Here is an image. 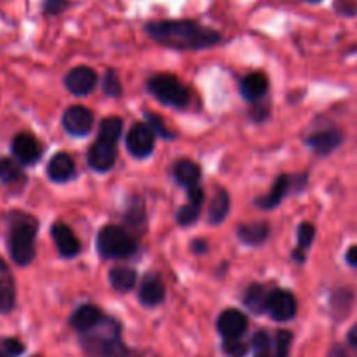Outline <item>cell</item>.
I'll list each match as a JSON object with an SVG mask.
<instances>
[{
	"instance_id": "cell-1",
	"label": "cell",
	"mask_w": 357,
	"mask_h": 357,
	"mask_svg": "<svg viewBox=\"0 0 357 357\" xmlns=\"http://www.w3.org/2000/svg\"><path fill=\"white\" fill-rule=\"evenodd\" d=\"M145 30L155 42L180 51L209 49L222 42V35L218 31L188 20L152 21L146 24Z\"/></svg>"
},
{
	"instance_id": "cell-2",
	"label": "cell",
	"mask_w": 357,
	"mask_h": 357,
	"mask_svg": "<svg viewBox=\"0 0 357 357\" xmlns=\"http://www.w3.org/2000/svg\"><path fill=\"white\" fill-rule=\"evenodd\" d=\"M121 324L112 317H103L96 328L84 333L82 349L87 357H142L121 340Z\"/></svg>"
},
{
	"instance_id": "cell-3",
	"label": "cell",
	"mask_w": 357,
	"mask_h": 357,
	"mask_svg": "<svg viewBox=\"0 0 357 357\" xmlns=\"http://www.w3.org/2000/svg\"><path fill=\"white\" fill-rule=\"evenodd\" d=\"M38 222L26 213L14 211L9 215V234L7 246L10 258L16 265H30L35 257V237H37Z\"/></svg>"
},
{
	"instance_id": "cell-4",
	"label": "cell",
	"mask_w": 357,
	"mask_h": 357,
	"mask_svg": "<svg viewBox=\"0 0 357 357\" xmlns=\"http://www.w3.org/2000/svg\"><path fill=\"white\" fill-rule=\"evenodd\" d=\"M98 251L103 258L121 260L135 255L138 251V243L121 227L107 225L98 234Z\"/></svg>"
},
{
	"instance_id": "cell-5",
	"label": "cell",
	"mask_w": 357,
	"mask_h": 357,
	"mask_svg": "<svg viewBox=\"0 0 357 357\" xmlns=\"http://www.w3.org/2000/svg\"><path fill=\"white\" fill-rule=\"evenodd\" d=\"M149 91L153 98L173 108H183L190 103V93L180 79L171 73H157L149 79Z\"/></svg>"
},
{
	"instance_id": "cell-6",
	"label": "cell",
	"mask_w": 357,
	"mask_h": 357,
	"mask_svg": "<svg viewBox=\"0 0 357 357\" xmlns=\"http://www.w3.org/2000/svg\"><path fill=\"white\" fill-rule=\"evenodd\" d=\"M153 145H155V131L145 122L132 124L128 136H126L128 152L138 159H145L153 152Z\"/></svg>"
},
{
	"instance_id": "cell-7",
	"label": "cell",
	"mask_w": 357,
	"mask_h": 357,
	"mask_svg": "<svg viewBox=\"0 0 357 357\" xmlns=\"http://www.w3.org/2000/svg\"><path fill=\"white\" fill-rule=\"evenodd\" d=\"M296 310H298V303L293 293L286 289H274L268 293L265 312L274 321H279V323L291 321L296 316Z\"/></svg>"
},
{
	"instance_id": "cell-8",
	"label": "cell",
	"mask_w": 357,
	"mask_h": 357,
	"mask_svg": "<svg viewBox=\"0 0 357 357\" xmlns=\"http://www.w3.org/2000/svg\"><path fill=\"white\" fill-rule=\"evenodd\" d=\"M93 114L89 108L82 107V105H73V107L66 108L63 114V128L73 136H86L93 129Z\"/></svg>"
},
{
	"instance_id": "cell-9",
	"label": "cell",
	"mask_w": 357,
	"mask_h": 357,
	"mask_svg": "<svg viewBox=\"0 0 357 357\" xmlns=\"http://www.w3.org/2000/svg\"><path fill=\"white\" fill-rule=\"evenodd\" d=\"M13 153L21 166H31L42 155V146L30 132H20L13 139Z\"/></svg>"
},
{
	"instance_id": "cell-10",
	"label": "cell",
	"mask_w": 357,
	"mask_h": 357,
	"mask_svg": "<svg viewBox=\"0 0 357 357\" xmlns=\"http://www.w3.org/2000/svg\"><path fill=\"white\" fill-rule=\"evenodd\" d=\"M96 73L89 66H75L65 77V86L75 96H86L96 86Z\"/></svg>"
},
{
	"instance_id": "cell-11",
	"label": "cell",
	"mask_w": 357,
	"mask_h": 357,
	"mask_svg": "<svg viewBox=\"0 0 357 357\" xmlns=\"http://www.w3.org/2000/svg\"><path fill=\"white\" fill-rule=\"evenodd\" d=\"M216 330L223 338H241L248 330V317L237 309H227L216 321Z\"/></svg>"
},
{
	"instance_id": "cell-12",
	"label": "cell",
	"mask_w": 357,
	"mask_h": 357,
	"mask_svg": "<svg viewBox=\"0 0 357 357\" xmlns=\"http://www.w3.org/2000/svg\"><path fill=\"white\" fill-rule=\"evenodd\" d=\"M115 159H117V152H115L114 143L103 142L98 139L87 152V162H89L91 169L98 171V173H107L114 167Z\"/></svg>"
},
{
	"instance_id": "cell-13",
	"label": "cell",
	"mask_w": 357,
	"mask_h": 357,
	"mask_svg": "<svg viewBox=\"0 0 357 357\" xmlns=\"http://www.w3.org/2000/svg\"><path fill=\"white\" fill-rule=\"evenodd\" d=\"M342 143H344V135H342L340 129L335 128L321 129V131L312 132V135L307 138V145H309L317 155H330V153L335 152Z\"/></svg>"
},
{
	"instance_id": "cell-14",
	"label": "cell",
	"mask_w": 357,
	"mask_h": 357,
	"mask_svg": "<svg viewBox=\"0 0 357 357\" xmlns=\"http://www.w3.org/2000/svg\"><path fill=\"white\" fill-rule=\"evenodd\" d=\"M103 312L100 310V307L93 305V303H84L79 309L73 310V314L70 316V326L75 331H79L80 335L87 333L93 328H96L98 324L103 321Z\"/></svg>"
},
{
	"instance_id": "cell-15",
	"label": "cell",
	"mask_w": 357,
	"mask_h": 357,
	"mask_svg": "<svg viewBox=\"0 0 357 357\" xmlns=\"http://www.w3.org/2000/svg\"><path fill=\"white\" fill-rule=\"evenodd\" d=\"M51 236L54 239L56 246H58V251L61 257L65 258H73L80 253V243L75 237L73 230L70 229L65 223L58 222L52 225Z\"/></svg>"
},
{
	"instance_id": "cell-16",
	"label": "cell",
	"mask_w": 357,
	"mask_h": 357,
	"mask_svg": "<svg viewBox=\"0 0 357 357\" xmlns=\"http://www.w3.org/2000/svg\"><path fill=\"white\" fill-rule=\"evenodd\" d=\"M202 202H204V192H202V188H199L197 185L188 188V202L178 211L176 222L183 227L194 225L199 218V213H201Z\"/></svg>"
},
{
	"instance_id": "cell-17",
	"label": "cell",
	"mask_w": 357,
	"mask_h": 357,
	"mask_svg": "<svg viewBox=\"0 0 357 357\" xmlns=\"http://www.w3.org/2000/svg\"><path fill=\"white\" fill-rule=\"evenodd\" d=\"M166 298V288L157 275L149 274L139 286V302L145 307H157Z\"/></svg>"
},
{
	"instance_id": "cell-18",
	"label": "cell",
	"mask_w": 357,
	"mask_h": 357,
	"mask_svg": "<svg viewBox=\"0 0 357 357\" xmlns=\"http://www.w3.org/2000/svg\"><path fill=\"white\" fill-rule=\"evenodd\" d=\"M291 183H293L291 176H288V174H281V176L274 181L271 192H268L267 195H264V197L257 199L255 202H257L258 208H261V209H274L275 206H279V202L286 197V194L289 192Z\"/></svg>"
},
{
	"instance_id": "cell-19",
	"label": "cell",
	"mask_w": 357,
	"mask_h": 357,
	"mask_svg": "<svg viewBox=\"0 0 357 357\" xmlns=\"http://www.w3.org/2000/svg\"><path fill=\"white\" fill-rule=\"evenodd\" d=\"M268 89V80L265 73L255 72L244 77L243 84H241V94L244 100L248 101H258L267 94Z\"/></svg>"
},
{
	"instance_id": "cell-20",
	"label": "cell",
	"mask_w": 357,
	"mask_h": 357,
	"mask_svg": "<svg viewBox=\"0 0 357 357\" xmlns=\"http://www.w3.org/2000/svg\"><path fill=\"white\" fill-rule=\"evenodd\" d=\"M75 173V164H73V159L68 155V153H56L47 164V174L52 181H61L70 180Z\"/></svg>"
},
{
	"instance_id": "cell-21",
	"label": "cell",
	"mask_w": 357,
	"mask_h": 357,
	"mask_svg": "<svg viewBox=\"0 0 357 357\" xmlns=\"http://www.w3.org/2000/svg\"><path fill=\"white\" fill-rule=\"evenodd\" d=\"M16 305V286L9 268L0 271V314L13 312Z\"/></svg>"
},
{
	"instance_id": "cell-22",
	"label": "cell",
	"mask_w": 357,
	"mask_h": 357,
	"mask_svg": "<svg viewBox=\"0 0 357 357\" xmlns=\"http://www.w3.org/2000/svg\"><path fill=\"white\" fill-rule=\"evenodd\" d=\"M173 174H174V180H176L178 183L190 188L199 183V178H201V167H199L194 160L181 159L174 164Z\"/></svg>"
},
{
	"instance_id": "cell-23",
	"label": "cell",
	"mask_w": 357,
	"mask_h": 357,
	"mask_svg": "<svg viewBox=\"0 0 357 357\" xmlns=\"http://www.w3.org/2000/svg\"><path fill=\"white\" fill-rule=\"evenodd\" d=\"M108 279H110V284L115 291L128 293L135 288L138 275H136L135 268L131 267H115L108 274Z\"/></svg>"
},
{
	"instance_id": "cell-24",
	"label": "cell",
	"mask_w": 357,
	"mask_h": 357,
	"mask_svg": "<svg viewBox=\"0 0 357 357\" xmlns=\"http://www.w3.org/2000/svg\"><path fill=\"white\" fill-rule=\"evenodd\" d=\"M237 236L243 241L244 244H250V246H260L261 243H265V239L268 237V225L267 223H246V225H241L237 229Z\"/></svg>"
},
{
	"instance_id": "cell-25",
	"label": "cell",
	"mask_w": 357,
	"mask_h": 357,
	"mask_svg": "<svg viewBox=\"0 0 357 357\" xmlns=\"http://www.w3.org/2000/svg\"><path fill=\"white\" fill-rule=\"evenodd\" d=\"M267 296L268 291L261 284H251L244 293V305L251 310L253 314H264L265 307H267Z\"/></svg>"
},
{
	"instance_id": "cell-26",
	"label": "cell",
	"mask_w": 357,
	"mask_h": 357,
	"mask_svg": "<svg viewBox=\"0 0 357 357\" xmlns=\"http://www.w3.org/2000/svg\"><path fill=\"white\" fill-rule=\"evenodd\" d=\"M230 209V197L225 190H218L213 197L211 206H209V222L213 225L216 223H222L225 220V216L229 215Z\"/></svg>"
},
{
	"instance_id": "cell-27",
	"label": "cell",
	"mask_w": 357,
	"mask_h": 357,
	"mask_svg": "<svg viewBox=\"0 0 357 357\" xmlns=\"http://www.w3.org/2000/svg\"><path fill=\"white\" fill-rule=\"evenodd\" d=\"M122 128H124V122H122V119H119V117L103 119V122L100 124L98 139H103V142L117 145V142L121 139V136H122Z\"/></svg>"
},
{
	"instance_id": "cell-28",
	"label": "cell",
	"mask_w": 357,
	"mask_h": 357,
	"mask_svg": "<svg viewBox=\"0 0 357 357\" xmlns=\"http://www.w3.org/2000/svg\"><path fill=\"white\" fill-rule=\"evenodd\" d=\"M314 237H316V227H314L312 223L305 222L298 227V248H296V251L293 253V257H295L300 264L305 261V251L312 246Z\"/></svg>"
},
{
	"instance_id": "cell-29",
	"label": "cell",
	"mask_w": 357,
	"mask_h": 357,
	"mask_svg": "<svg viewBox=\"0 0 357 357\" xmlns=\"http://www.w3.org/2000/svg\"><path fill=\"white\" fill-rule=\"evenodd\" d=\"M23 171H21V164L13 159H0V181L6 185H14L17 181L23 180Z\"/></svg>"
},
{
	"instance_id": "cell-30",
	"label": "cell",
	"mask_w": 357,
	"mask_h": 357,
	"mask_svg": "<svg viewBox=\"0 0 357 357\" xmlns=\"http://www.w3.org/2000/svg\"><path fill=\"white\" fill-rule=\"evenodd\" d=\"M352 302H354V293L349 291L347 288L335 293L333 298H331V309H333L337 319H344L347 316L349 310L352 309Z\"/></svg>"
},
{
	"instance_id": "cell-31",
	"label": "cell",
	"mask_w": 357,
	"mask_h": 357,
	"mask_svg": "<svg viewBox=\"0 0 357 357\" xmlns=\"http://www.w3.org/2000/svg\"><path fill=\"white\" fill-rule=\"evenodd\" d=\"M222 351L227 357H246L250 347L241 338H223Z\"/></svg>"
},
{
	"instance_id": "cell-32",
	"label": "cell",
	"mask_w": 357,
	"mask_h": 357,
	"mask_svg": "<svg viewBox=\"0 0 357 357\" xmlns=\"http://www.w3.org/2000/svg\"><path fill=\"white\" fill-rule=\"evenodd\" d=\"M293 333L291 331L281 330L275 335V356L274 357H289V347H291Z\"/></svg>"
},
{
	"instance_id": "cell-33",
	"label": "cell",
	"mask_w": 357,
	"mask_h": 357,
	"mask_svg": "<svg viewBox=\"0 0 357 357\" xmlns=\"http://www.w3.org/2000/svg\"><path fill=\"white\" fill-rule=\"evenodd\" d=\"M103 91L107 96L112 98H117L122 94V86H121V80H119L117 73L114 70H108L105 73V80H103Z\"/></svg>"
},
{
	"instance_id": "cell-34",
	"label": "cell",
	"mask_w": 357,
	"mask_h": 357,
	"mask_svg": "<svg viewBox=\"0 0 357 357\" xmlns=\"http://www.w3.org/2000/svg\"><path fill=\"white\" fill-rule=\"evenodd\" d=\"M251 345H253L255 352L261 351H271L272 349V338L267 331H258V333L253 335V340H251Z\"/></svg>"
},
{
	"instance_id": "cell-35",
	"label": "cell",
	"mask_w": 357,
	"mask_h": 357,
	"mask_svg": "<svg viewBox=\"0 0 357 357\" xmlns=\"http://www.w3.org/2000/svg\"><path fill=\"white\" fill-rule=\"evenodd\" d=\"M335 10L342 16H356L357 2L356 0H335Z\"/></svg>"
},
{
	"instance_id": "cell-36",
	"label": "cell",
	"mask_w": 357,
	"mask_h": 357,
	"mask_svg": "<svg viewBox=\"0 0 357 357\" xmlns=\"http://www.w3.org/2000/svg\"><path fill=\"white\" fill-rule=\"evenodd\" d=\"M3 352L9 357H17L24 352V345L17 338H7L3 340Z\"/></svg>"
},
{
	"instance_id": "cell-37",
	"label": "cell",
	"mask_w": 357,
	"mask_h": 357,
	"mask_svg": "<svg viewBox=\"0 0 357 357\" xmlns=\"http://www.w3.org/2000/svg\"><path fill=\"white\" fill-rule=\"evenodd\" d=\"M68 0H44V10L45 14L56 16V14H61L68 7Z\"/></svg>"
},
{
	"instance_id": "cell-38",
	"label": "cell",
	"mask_w": 357,
	"mask_h": 357,
	"mask_svg": "<svg viewBox=\"0 0 357 357\" xmlns=\"http://www.w3.org/2000/svg\"><path fill=\"white\" fill-rule=\"evenodd\" d=\"M145 117L150 121V128H152L153 131H157L160 136H164V138H173V132L167 131L166 126L162 124V121H160L159 117H155L153 114H146Z\"/></svg>"
},
{
	"instance_id": "cell-39",
	"label": "cell",
	"mask_w": 357,
	"mask_h": 357,
	"mask_svg": "<svg viewBox=\"0 0 357 357\" xmlns=\"http://www.w3.org/2000/svg\"><path fill=\"white\" fill-rule=\"evenodd\" d=\"M345 261H347L351 267L357 268V244H354V246H351L347 250V253H345Z\"/></svg>"
},
{
	"instance_id": "cell-40",
	"label": "cell",
	"mask_w": 357,
	"mask_h": 357,
	"mask_svg": "<svg viewBox=\"0 0 357 357\" xmlns=\"http://www.w3.org/2000/svg\"><path fill=\"white\" fill-rule=\"evenodd\" d=\"M347 344H349V347H351L352 351L356 352V356H357V324H354V326H352L351 330H349Z\"/></svg>"
},
{
	"instance_id": "cell-41",
	"label": "cell",
	"mask_w": 357,
	"mask_h": 357,
	"mask_svg": "<svg viewBox=\"0 0 357 357\" xmlns=\"http://www.w3.org/2000/svg\"><path fill=\"white\" fill-rule=\"evenodd\" d=\"M328 357H351V356H349L347 349L337 344V345H333V347H331V351H330V354H328Z\"/></svg>"
},
{
	"instance_id": "cell-42",
	"label": "cell",
	"mask_w": 357,
	"mask_h": 357,
	"mask_svg": "<svg viewBox=\"0 0 357 357\" xmlns=\"http://www.w3.org/2000/svg\"><path fill=\"white\" fill-rule=\"evenodd\" d=\"M192 250H194L195 253H204L208 248H206V243H202V241H195V243L192 244Z\"/></svg>"
},
{
	"instance_id": "cell-43",
	"label": "cell",
	"mask_w": 357,
	"mask_h": 357,
	"mask_svg": "<svg viewBox=\"0 0 357 357\" xmlns=\"http://www.w3.org/2000/svg\"><path fill=\"white\" fill-rule=\"evenodd\" d=\"M255 357H274V356H272V349H271V351L255 352Z\"/></svg>"
},
{
	"instance_id": "cell-44",
	"label": "cell",
	"mask_w": 357,
	"mask_h": 357,
	"mask_svg": "<svg viewBox=\"0 0 357 357\" xmlns=\"http://www.w3.org/2000/svg\"><path fill=\"white\" fill-rule=\"evenodd\" d=\"M6 268H9V267H7L6 261H3L2 258H0V271H6Z\"/></svg>"
},
{
	"instance_id": "cell-45",
	"label": "cell",
	"mask_w": 357,
	"mask_h": 357,
	"mask_svg": "<svg viewBox=\"0 0 357 357\" xmlns=\"http://www.w3.org/2000/svg\"><path fill=\"white\" fill-rule=\"evenodd\" d=\"M305 2H310V3H319L321 0H305Z\"/></svg>"
},
{
	"instance_id": "cell-46",
	"label": "cell",
	"mask_w": 357,
	"mask_h": 357,
	"mask_svg": "<svg viewBox=\"0 0 357 357\" xmlns=\"http://www.w3.org/2000/svg\"><path fill=\"white\" fill-rule=\"evenodd\" d=\"M0 357H9V356H7L6 352H0Z\"/></svg>"
},
{
	"instance_id": "cell-47",
	"label": "cell",
	"mask_w": 357,
	"mask_h": 357,
	"mask_svg": "<svg viewBox=\"0 0 357 357\" xmlns=\"http://www.w3.org/2000/svg\"><path fill=\"white\" fill-rule=\"evenodd\" d=\"M35 357H38V356H35Z\"/></svg>"
}]
</instances>
